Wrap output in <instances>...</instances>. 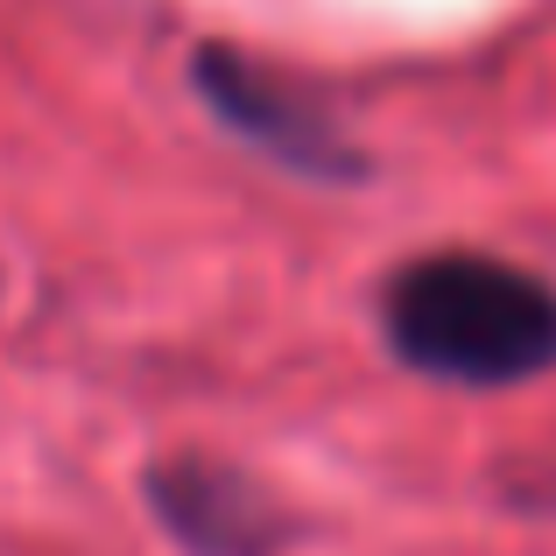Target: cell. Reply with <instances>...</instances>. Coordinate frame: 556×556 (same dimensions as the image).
I'll use <instances>...</instances> for the list:
<instances>
[{"label": "cell", "instance_id": "6da1fadb", "mask_svg": "<svg viewBox=\"0 0 556 556\" xmlns=\"http://www.w3.org/2000/svg\"><path fill=\"white\" fill-rule=\"evenodd\" d=\"M380 339L408 374L507 394L556 374V282L479 247H437L380 282Z\"/></svg>", "mask_w": 556, "mask_h": 556}, {"label": "cell", "instance_id": "7a4b0ae2", "mask_svg": "<svg viewBox=\"0 0 556 556\" xmlns=\"http://www.w3.org/2000/svg\"><path fill=\"white\" fill-rule=\"evenodd\" d=\"M190 78H198V99L212 106V121L226 135H240L254 155H268L275 169L317 177V184H359L367 177V155L339 135V121L317 99H303L296 85H282L275 71L247 64L240 50H212L204 42Z\"/></svg>", "mask_w": 556, "mask_h": 556}, {"label": "cell", "instance_id": "3957f363", "mask_svg": "<svg viewBox=\"0 0 556 556\" xmlns=\"http://www.w3.org/2000/svg\"><path fill=\"white\" fill-rule=\"evenodd\" d=\"M149 507L190 556H282L289 521L275 515V501L226 458H177L149 465Z\"/></svg>", "mask_w": 556, "mask_h": 556}]
</instances>
